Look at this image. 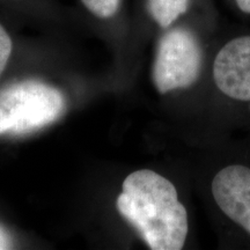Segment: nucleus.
Masks as SVG:
<instances>
[{
  "mask_svg": "<svg viewBox=\"0 0 250 250\" xmlns=\"http://www.w3.org/2000/svg\"><path fill=\"white\" fill-rule=\"evenodd\" d=\"M212 13H217L212 0H142L145 23L156 34L189 18Z\"/></svg>",
  "mask_w": 250,
  "mask_h": 250,
  "instance_id": "obj_6",
  "label": "nucleus"
},
{
  "mask_svg": "<svg viewBox=\"0 0 250 250\" xmlns=\"http://www.w3.org/2000/svg\"><path fill=\"white\" fill-rule=\"evenodd\" d=\"M228 8L239 18L249 20L250 19V0H225Z\"/></svg>",
  "mask_w": 250,
  "mask_h": 250,
  "instance_id": "obj_9",
  "label": "nucleus"
},
{
  "mask_svg": "<svg viewBox=\"0 0 250 250\" xmlns=\"http://www.w3.org/2000/svg\"><path fill=\"white\" fill-rule=\"evenodd\" d=\"M66 101L61 90L39 80H24L0 90V136H26L55 123Z\"/></svg>",
  "mask_w": 250,
  "mask_h": 250,
  "instance_id": "obj_5",
  "label": "nucleus"
},
{
  "mask_svg": "<svg viewBox=\"0 0 250 250\" xmlns=\"http://www.w3.org/2000/svg\"><path fill=\"white\" fill-rule=\"evenodd\" d=\"M12 51H13V40L6 28L0 23V74L5 70Z\"/></svg>",
  "mask_w": 250,
  "mask_h": 250,
  "instance_id": "obj_8",
  "label": "nucleus"
},
{
  "mask_svg": "<svg viewBox=\"0 0 250 250\" xmlns=\"http://www.w3.org/2000/svg\"><path fill=\"white\" fill-rule=\"evenodd\" d=\"M208 195L223 245L250 249V134L213 131Z\"/></svg>",
  "mask_w": 250,
  "mask_h": 250,
  "instance_id": "obj_2",
  "label": "nucleus"
},
{
  "mask_svg": "<svg viewBox=\"0 0 250 250\" xmlns=\"http://www.w3.org/2000/svg\"><path fill=\"white\" fill-rule=\"evenodd\" d=\"M11 248V239L6 232L0 227V249Z\"/></svg>",
  "mask_w": 250,
  "mask_h": 250,
  "instance_id": "obj_10",
  "label": "nucleus"
},
{
  "mask_svg": "<svg viewBox=\"0 0 250 250\" xmlns=\"http://www.w3.org/2000/svg\"><path fill=\"white\" fill-rule=\"evenodd\" d=\"M218 33V13H212L189 18L158 34L152 66L156 92L189 90L204 80Z\"/></svg>",
  "mask_w": 250,
  "mask_h": 250,
  "instance_id": "obj_4",
  "label": "nucleus"
},
{
  "mask_svg": "<svg viewBox=\"0 0 250 250\" xmlns=\"http://www.w3.org/2000/svg\"><path fill=\"white\" fill-rule=\"evenodd\" d=\"M208 83L214 131L250 134V27L217 34Z\"/></svg>",
  "mask_w": 250,
  "mask_h": 250,
  "instance_id": "obj_3",
  "label": "nucleus"
},
{
  "mask_svg": "<svg viewBox=\"0 0 250 250\" xmlns=\"http://www.w3.org/2000/svg\"><path fill=\"white\" fill-rule=\"evenodd\" d=\"M12 1H17V2H22V4H27V2H35L36 0H12Z\"/></svg>",
  "mask_w": 250,
  "mask_h": 250,
  "instance_id": "obj_11",
  "label": "nucleus"
},
{
  "mask_svg": "<svg viewBox=\"0 0 250 250\" xmlns=\"http://www.w3.org/2000/svg\"><path fill=\"white\" fill-rule=\"evenodd\" d=\"M117 210L152 250H181L190 233L188 208L173 181L152 169L124 180Z\"/></svg>",
  "mask_w": 250,
  "mask_h": 250,
  "instance_id": "obj_1",
  "label": "nucleus"
},
{
  "mask_svg": "<svg viewBox=\"0 0 250 250\" xmlns=\"http://www.w3.org/2000/svg\"><path fill=\"white\" fill-rule=\"evenodd\" d=\"M80 5L99 23L112 24L123 11L124 0H79Z\"/></svg>",
  "mask_w": 250,
  "mask_h": 250,
  "instance_id": "obj_7",
  "label": "nucleus"
}]
</instances>
